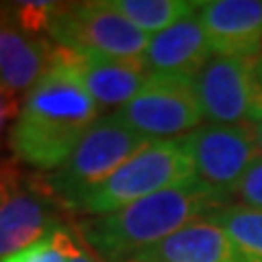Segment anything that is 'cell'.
<instances>
[{
    "label": "cell",
    "mask_w": 262,
    "mask_h": 262,
    "mask_svg": "<svg viewBox=\"0 0 262 262\" xmlns=\"http://www.w3.org/2000/svg\"><path fill=\"white\" fill-rule=\"evenodd\" d=\"M114 116L151 140H173L170 136L190 134L206 120L194 81L166 75H149L140 92Z\"/></svg>",
    "instance_id": "cell-7"
},
{
    "label": "cell",
    "mask_w": 262,
    "mask_h": 262,
    "mask_svg": "<svg viewBox=\"0 0 262 262\" xmlns=\"http://www.w3.org/2000/svg\"><path fill=\"white\" fill-rule=\"evenodd\" d=\"M0 262H68V258L63 256L61 249L55 245V241L48 236V238L31 245V247L13 253L9 258H3Z\"/></svg>",
    "instance_id": "cell-19"
},
{
    "label": "cell",
    "mask_w": 262,
    "mask_h": 262,
    "mask_svg": "<svg viewBox=\"0 0 262 262\" xmlns=\"http://www.w3.org/2000/svg\"><path fill=\"white\" fill-rule=\"evenodd\" d=\"M196 177L214 190H236L262 151L253 125H203L182 138Z\"/></svg>",
    "instance_id": "cell-8"
},
{
    "label": "cell",
    "mask_w": 262,
    "mask_h": 262,
    "mask_svg": "<svg viewBox=\"0 0 262 262\" xmlns=\"http://www.w3.org/2000/svg\"><path fill=\"white\" fill-rule=\"evenodd\" d=\"M127 262H138V260H134V258H131V260H127Z\"/></svg>",
    "instance_id": "cell-25"
},
{
    "label": "cell",
    "mask_w": 262,
    "mask_h": 262,
    "mask_svg": "<svg viewBox=\"0 0 262 262\" xmlns=\"http://www.w3.org/2000/svg\"><path fill=\"white\" fill-rule=\"evenodd\" d=\"M253 129H256V136H258V144H260V151H262V116L253 122Z\"/></svg>",
    "instance_id": "cell-23"
},
{
    "label": "cell",
    "mask_w": 262,
    "mask_h": 262,
    "mask_svg": "<svg viewBox=\"0 0 262 262\" xmlns=\"http://www.w3.org/2000/svg\"><path fill=\"white\" fill-rule=\"evenodd\" d=\"M208 219L225 229L243 262H262V210L234 203L219 208Z\"/></svg>",
    "instance_id": "cell-16"
},
{
    "label": "cell",
    "mask_w": 262,
    "mask_h": 262,
    "mask_svg": "<svg viewBox=\"0 0 262 262\" xmlns=\"http://www.w3.org/2000/svg\"><path fill=\"white\" fill-rule=\"evenodd\" d=\"M18 168L11 164H0V186L9 184V182H18Z\"/></svg>",
    "instance_id": "cell-22"
},
{
    "label": "cell",
    "mask_w": 262,
    "mask_h": 262,
    "mask_svg": "<svg viewBox=\"0 0 262 262\" xmlns=\"http://www.w3.org/2000/svg\"><path fill=\"white\" fill-rule=\"evenodd\" d=\"M53 46L33 37L0 11V85L11 92H29L51 68Z\"/></svg>",
    "instance_id": "cell-13"
},
{
    "label": "cell",
    "mask_w": 262,
    "mask_h": 262,
    "mask_svg": "<svg viewBox=\"0 0 262 262\" xmlns=\"http://www.w3.org/2000/svg\"><path fill=\"white\" fill-rule=\"evenodd\" d=\"M194 166L182 138L151 140L134 158H129L118 170L85 192L72 206V212L90 216L110 214L120 208L151 196L166 188L194 179Z\"/></svg>",
    "instance_id": "cell-3"
},
{
    "label": "cell",
    "mask_w": 262,
    "mask_h": 262,
    "mask_svg": "<svg viewBox=\"0 0 262 262\" xmlns=\"http://www.w3.org/2000/svg\"><path fill=\"white\" fill-rule=\"evenodd\" d=\"M212 57L214 53L208 35L194 13L158 35H151L142 63L149 75L194 79Z\"/></svg>",
    "instance_id": "cell-11"
},
{
    "label": "cell",
    "mask_w": 262,
    "mask_h": 262,
    "mask_svg": "<svg viewBox=\"0 0 262 262\" xmlns=\"http://www.w3.org/2000/svg\"><path fill=\"white\" fill-rule=\"evenodd\" d=\"M234 194L243 201V206L262 210V155L249 166V170L236 186Z\"/></svg>",
    "instance_id": "cell-18"
},
{
    "label": "cell",
    "mask_w": 262,
    "mask_h": 262,
    "mask_svg": "<svg viewBox=\"0 0 262 262\" xmlns=\"http://www.w3.org/2000/svg\"><path fill=\"white\" fill-rule=\"evenodd\" d=\"M20 101H18V94L7 90L5 85H0V134L5 131L7 122L18 118L20 116Z\"/></svg>",
    "instance_id": "cell-21"
},
{
    "label": "cell",
    "mask_w": 262,
    "mask_h": 262,
    "mask_svg": "<svg viewBox=\"0 0 262 262\" xmlns=\"http://www.w3.org/2000/svg\"><path fill=\"white\" fill-rule=\"evenodd\" d=\"M192 81L210 125H253L262 116V77L256 57L214 55Z\"/></svg>",
    "instance_id": "cell-6"
},
{
    "label": "cell",
    "mask_w": 262,
    "mask_h": 262,
    "mask_svg": "<svg viewBox=\"0 0 262 262\" xmlns=\"http://www.w3.org/2000/svg\"><path fill=\"white\" fill-rule=\"evenodd\" d=\"M138 262H243L225 229L212 219H199L140 251Z\"/></svg>",
    "instance_id": "cell-12"
},
{
    "label": "cell",
    "mask_w": 262,
    "mask_h": 262,
    "mask_svg": "<svg viewBox=\"0 0 262 262\" xmlns=\"http://www.w3.org/2000/svg\"><path fill=\"white\" fill-rule=\"evenodd\" d=\"M55 227L42 196L18 192L0 206V260L48 238Z\"/></svg>",
    "instance_id": "cell-14"
},
{
    "label": "cell",
    "mask_w": 262,
    "mask_h": 262,
    "mask_svg": "<svg viewBox=\"0 0 262 262\" xmlns=\"http://www.w3.org/2000/svg\"><path fill=\"white\" fill-rule=\"evenodd\" d=\"M51 66L68 70L77 81L88 90L98 107H122L134 98L144 81L149 79V70L142 61L114 59V57L94 55L88 51L53 46Z\"/></svg>",
    "instance_id": "cell-9"
},
{
    "label": "cell",
    "mask_w": 262,
    "mask_h": 262,
    "mask_svg": "<svg viewBox=\"0 0 262 262\" xmlns=\"http://www.w3.org/2000/svg\"><path fill=\"white\" fill-rule=\"evenodd\" d=\"M149 142L151 138L122 125L114 114L101 116L83 134L68 162L44 179V190L72 210L85 192L105 182Z\"/></svg>",
    "instance_id": "cell-4"
},
{
    "label": "cell",
    "mask_w": 262,
    "mask_h": 262,
    "mask_svg": "<svg viewBox=\"0 0 262 262\" xmlns=\"http://www.w3.org/2000/svg\"><path fill=\"white\" fill-rule=\"evenodd\" d=\"M57 9V3H11L9 15L20 29L27 33L48 29L51 15Z\"/></svg>",
    "instance_id": "cell-17"
},
{
    "label": "cell",
    "mask_w": 262,
    "mask_h": 262,
    "mask_svg": "<svg viewBox=\"0 0 262 262\" xmlns=\"http://www.w3.org/2000/svg\"><path fill=\"white\" fill-rule=\"evenodd\" d=\"M196 18L219 57H256L262 51V0H206Z\"/></svg>",
    "instance_id": "cell-10"
},
{
    "label": "cell",
    "mask_w": 262,
    "mask_h": 262,
    "mask_svg": "<svg viewBox=\"0 0 262 262\" xmlns=\"http://www.w3.org/2000/svg\"><path fill=\"white\" fill-rule=\"evenodd\" d=\"M256 59H258V68H260V77H262V51L256 55Z\"/></svg>",
    "instance_id": "cell-24"
},
{
    "label": "cell",
    "mask_w": 262,
    "mask_h": 262,
    "mask_svg": "<svg viewBox=\"0 0 262 262\" xmlns=\"http://www.w3.org/2000/svg\"><path fill=\"white\" fill-rule=\"evenodd\" d=\"M98 118L96 101L77 77L51 66L24 96L9 131V149L29 166L55 173Z\"/></svg>",
    "instance_id": "cell-2"
},
{
    "label": "cell",
    "mask_w": 262,
    "mask_h": 262,
    "mask_svg": "<svg viewBox=\"0 0 262 262\" xmlns=\"http://www.w3.org/2000/svg\"><path fill=\"white\" fill-rule=\"evenodd\" d=\"M46 31L57 46L127 61H142L151 39L107 0L57 3Z\"/></svg>",
    "instance_id": "cell-5"
},
{
    "label": "cell",
    "mask_w": 262,
    "mask_h": 262,
    "mask_svg": "<svg viewBox=\"0 0 262 262\" xmlns=\"http://www.w3.org/2000/svg\"><path fill=\"white\" fill-rule=\"evenodd\" d=\"M107 3L146 35H158L188 15H194L201 5L190 0H107Z\"/></svg>",
    "instance_id": "cell-15"
},
{
    "label": "cell",
    "mask_w": 262,
    "mask_h": 262,
    "mask_svg": "<svg viewBox=\"0 0 262 262\" xmlns=\"http://www.w3.org/2000/svg\"><path fill=\"white\" fill-rule=\"evenodd\" d=\"M51 238L55 241L57 247L61 249L63 256L68 258V262H98V260L94 258V253L85 251V249L79 245L81 236L77 238V236L72 234L70 229H66V227H61V225H57V227L53 229Z\"/></svg>",
    "instance_id": "cell-20"
},
{
    "label": "cell",
    "mask_w": 262,
    "mask_h": 262,
    "mask_svg": "<svg viewBox=\"0 0 262 262\" xmlns=\"http://www.w3.org/2000/svg\"><path fill=\"white\" fill-rule=\"evenodd\" d=\"M225 196L194 177L127 208L81 221L79 236L98 258L127 262L182 227L214 214Z\"/></svg>",
    "instance_id": "cell-1"
}]
</instances>
